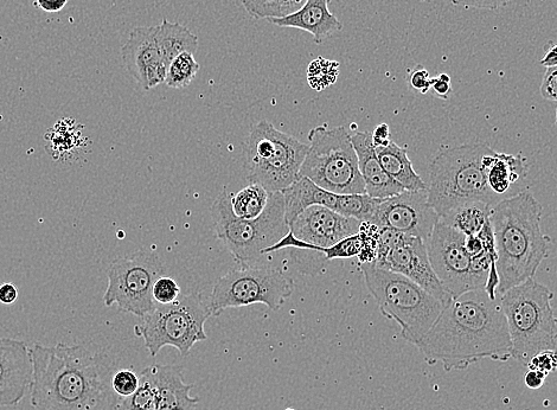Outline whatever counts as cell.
<instances>
[{"label":"cell","instance_id":"cell-1","mask_svg":"<svg viewBox=\"0 0 557 410\" xmlns=\"http://www.w3.org/2000/svg\"><path fill=\"white\" fill-rule=\"evenodd\" d=\"M30 352L31 405L36 410H118L121 397L112 386L118 364L106 351L37 343Z\"/></svg>","mask_w":557,"mask_h":410},{"label":"cell","instance_id":"cell-2","mask_svg":"<svg viewBox=\"0 0 557 410\" xmlns=\"http://www.w3.org/2000/svg\"><path fill=\"white\" fill-rule=\"evenodd\" d=\"M501 299H490L484 290L453 299L416 347L425 362L441 364L447 373L483 360L508 362L512 344Z\"/></svg>","mask_w":557,"mask_h":410},{"label":"cell","instance_id":"cell-3","mask_svg":"<svg viewBox=\"0 0 557 410\" xmlns=\"http://www.w3.org/2000/svg\"><path fill=\"white\" fill-rule=\"evenodd\" d=\"M543 208L530 191L504 198L490 211L499 274L498 292L535 278L549 255L550 237L542 232Z\"/></svg>","mask_w":557,"mask_h":410},{"label":"cell","instance_id":"cell-4","mask_svg":"<svg viewBox=\"0 0 557 410\" xmlns=\"http://www.w3.org/2000/svg\"><path fill=\"white\" fill-rule=\"evenodd\" d=\"M491 150L485 143L447 147L431 164L428 201L441 217L469 202H483L494 207L503 198L491 191L483 158Z\"/></svg>","mask_w":557,"mask_h":410},{"label":"cell","instance_id":"cell-5","mask_svg":"<svg viewBox=\"0 0 557 410\" xmlns=\"http://www.w3.org/2000/svg\"><path fill=\"white\" fill-rule=\"evenodd\" d=\"M554 293L535 278L502 294L501 304L512 344V358L527 367L536 354L557 348Z\"/></svg>","mask_w":557,"mask_h":410},{"label":"cell","instance_id":"cell-6","mask_svg":"<svg viewBox=\"0 0 557 410\" xmlns=\"http://www.w3.org/2000/svg\"><path fill=\"white\" fill-rule=\"evenodd\" d=\"M366 285L383 317L400 325L405 341L418 347L446 305L405 275L361 264Z\"/></svg>","mask_w":557,"mask_h":410},{"label":"cell","instance_id":"cell-7","mask_svg":"<svg viewBox=\"0 0 557 410\" xmlns=\"http://www.w3.org/2000/svg\"><path fill=\"white\" fill-rule=\"evenodd\" d=\"M217 239L227 247L240 265L259 260L264 251L290 232L285 217L283 192L270 195L267 208L254 220L240 219L233 213L232 196L223 191L211 208Z\"/></svg>","mask_w":557,"mask_h":410},{"label":"cell","instance_id":"cell-8","mask_svg":"<svg viewBox=\"0 0 557 410\" xmlns=\"http://www.w3.org/2000/svg\"><path fill=\"white\" fill-rule=\"evenodd\" d=\"M307 150L306 144L261 120L249 133L243 151L247 181L270 194L285 190L299 178Z\"/></svg>","mask_w":557,"mask_h":410},{"label":"cell","instance_id":"cell-9","mask_svg":"<svg viewBox=\"0 0 557 410\" xmlns=\"http://www.w3.org/2000/svg\"><path fill=\"white\" fill-rule=\"evenodd\" d=\"M310 145L299 177L338 195L366 194L358 157L345 127L318 126L309 134Z\"/></svg>","mask_w":557,"mask_h":410},{"label":"cell","instance_id":"cell-10","mask_svg":"<svg viewBox=\"0 0 557 410\" xmlns=\"http://www.w3.org/2000/svg\"><path fill=\"white\" fill-rule=\"evenodd\" d=\"M210 316L213 313L206 294H185L175 303L157 305L137 326V333L143 337L151 357L165 347L175 348L182 357H187L196 343L208 338L204 325Z\"/></svg>","mask_w":557,"mask_h":410},{"label":"cell","instance_id":"cell-11","mask_svg":"<svg viewBox=\"0 0 557 410\" xmlns=\"http://www.w3.org/2000/svg\"><path fill=\"white\" fill-rule=\"evenodd\" d=\"M293 291V279L280 269L241 265L217 281L211 293L210 309L213 316L253 304H265L278 311Z\"/></svg>","mask_w":557,"mask_h":410},{"label":"cell","instance_id":"cell-12","mask_svg":"<svg viewBox=\"0 0 557 410\" xmlns=\"http://www.w3.org/2000/svg\"><path fill=\"white\" fill-rule=\"evenodd\" d=\"M164 272L158 254L149 249L115 259L107 268L105 305H117L119 310L143 319L157 307L152 290Z\"/></svg>","mask_w":557,"mask_h":410},{"label":"cell","instance_id":"cell-13","mask_svg":"<svg viewBox=\"0 0 557 410\" xmlns=\"http://www.w3.org/2000/svg\"><path fill=\"white\" fill-rule=\"evenodd\" d=\"M465 239L464 234L439 221L426 242L434 272L453 299L466 292L484 290L486 284L473 269Z\"/></svg>","mask_w":557,"mask_h":410},{"label":"cell","instance_id":"cell-14","mask_svg":"<svg viewBox=\"0 0 557 410\" xmlns=\"http://www.w3.org/2000/svg\"><path fill=\"white\" fill-rule=\"evenodd\" d=\"M440 216L428 201V190L408 191L384 198L377 205L369 223L377 228H389L402 234L430 239Z\"/></svg>","mask_w":557,"mask_h":410},{"label":"cell","instance_id":"cell-15","mask_svg":"<svg viewBox=\"0 0 557 410\" xmlns=\"http://www.w3.org/2000/svg\"><path fill=\"white\" fill-rule=\"evenodd\" d=\"M374 265L405 275L406 278L430 292L446 306L450 305L453 300L435 274L430 256H428L426 242L420 237L403 234L398 245L386 255V258Z\"/></svg>","mask_w":557,"mask_h":410},{"label":"cell","instance_id":"cell-16","mask_svg":"<svg viewBox=\"0 0 557 410\" xmlns=\"http://www.w3.org/2000/svg\"><path fill=\"white\" fill-rule=\"evenodd\" d=\"M362 223L322 205H313L290 224V232L298 240L315 247L316 253L323 254L325 248L360 232Z\"/></svg>","mask_w":557,"mask_h":410},{"label":"cell","instance_id":"cell-17","mask_svg":"<svg viewBox=\"0 0 557 410\" xmlns=\"http://www.w3.org/2000/svg\"><path fill=\"white\" fill-rule=\"evenodd\" d=\"M156 27H138L131 31L121 47V56L128 73L144 91H151L165 83L169 67L160 53Z\"/></svg>","mask_w":557,"mask_h":410},{"label":"cell","instance_id":"cell-18","mask_svg":"<svg viewBox=\"0 0 557 410\" xmlns=\"http://www.w3.org/2000/svg\"><path fill=\"white\" fill-rule=\"evenodd\" d=\"M34 379V364L27 343L0 338V407L16 406Z\"/></svg>","mask_w":557,"mask_h":410},{"label":"cell","instance_id":"cell-19","mask_svg":"<svg viewBox=\"0 0 557 410\" xmlns=\"http://www.w3.org/2000/svg\"><path fill=\"white\" fill-rule=\"evenodd\" d=\"M358 157V168L366 185V194L370 197L384 198L393 197L405 191L398 182L390 177L377 157L373 134L370 132H358L351 137Z\"/></svg>","mask_w":557,"mask_h":410},{"label":"cell","instance_id":"cell-20","mask_svg":"<svg viewBox=\"0 0 557 410\" xmlns=\"http://www.w3.org/2000/svg\"><path fill=\"white\" fill-rule=\"evenodd\" d=\"M331 0H306L302 9L284 18H271L268 22L279 28H294L309 32L313 41L322 44L326 38L343 29V24L329 10Z\"/></svg>","mask_w":557,"mask_h":410},{"label":"cell","instance_id":"cell-21","mask_svg":"<svg viewBox=\"0 0 557 410\" xmlns=\"http://www.w3.org/2000/svg\"><path fill=\"white\" fill-rule=\"evenodd\" d=\"M157 388V410H196L200 399L190 396L194 384L183 380L181 365H151Z\"/></svg>","mask_w":557,"mask_h":410},{"label":"cell","instance_id":"cell-22","mask_svg":"<svg viewBox=\"0 0 557 410\" xmlns=\"http://www.w3.org/2000/svg\"><path fill=\"white\" fill-rule=\"evenodd\" d=\"M281 192L284 195L288 227L305 209L313 207V205H322L338 214L342 208L343 195L326 191L310 181L309 178L299 177L296 182Z\"/></svg>","mask_w":557,"mask_h":410},{"label":"cell","instance_id":"cell-23","mask_svg":"<svg viewBox=\"0 0 557 410\" xmlns=\"http://www.w3.org/2000/svg\"><path fill=\"white\" fill-rule=\"evenodd\" d=\"M383 169L408 191L428 190V185L416 174L408 151L405 147L390 143L388 146L375 147Z\"/></svg>","mask_w":557,"mask_h":410},{"label":"cell","instance_id":"cell-24","mask_svg":"<svg viewBox=\"0 0 557 410\" xmlns=\"http://www.w3.org/2000/svg\"><path fill=\"white\" fill-rule=\"evenodd\" d=\"M527 176V159L522 156L505 155V153L496 152L494 160L486 169L489 188L501 198L508 194L512 185L522 181Z\"/></svg>","mask_w":557,"mask_h":410},{"label":"cell","instance_id":"cell-25","mask_svg":"<svg viewBox=\"0 0 557 410\" xmlns=\"http://www.w3.org/2000/svg\"><path fill=\"white\" fill-rule=\"evenodd\" d=\"M156 37L160 53L168 67L178 55L184 53L195 55L200 44L198 37L187 27L169 22L168 19H163V22L157 25Z\"/></svg>","mask_w":557,"mask_h":410},{"label":"cell","instance_id":"cell-26","mask_svg":"<svg viewBox=\"0 0 557 410\" xmlns=\"http://www.w3.org/2000/svg\"><path fill=\"white\" fill-rule=\"evenodd\" d=\"M490 205L483 202H469L448 211L440 221L465 236L477 235L489 221Z\"/></svg>","mask_w":557,"mask_h":410},{"label":"cell","instance_id":"cell-27","mask_svg":"<svg viewBox=\"0 0 557 410\" xmlns=\"http://www.w3.org/2000/svg\"><path fill=\"white\" fill-rule=\"evenodd\" d=\"M270 195L260 184L249 183L248 187L232 197L233 213L240 219H258L266 210Z\"/></svg>","mask_w":557,"mask_h":410},{"label":"cell","instance_id":"cell-28","mask_svg":"<svg viewBox=\"0 0 557 410\" xmlns=\"http://www.w3.org/2000/svg\"><path fill=\"white\" fill-rule=\"evenodd\" d=\"M306 0H241L243 8L256 19L284 18L302 9Z\"/></svg>","mask_w":557,"mask_h":410},{"label":"cell","instance_id":"cell-29","mask_svg":"<svg viewBox=\"0 0 557 410\" xmlns=\"http://www.w3.org/2000/svg\"><path fill=\"white\" fill-rule=\"evenodd\" d=\"M139 377L137 392L121 397L118 410H157V388L150 367L145 368Z\"/></svg>","mask_w":557,"mask_h":410},{"label":"cell","instance_id":"cell-30","mask_svg":"<svg viewBox=\"0 0 557 410\" xmlns=\"http://www.w3.org/2000/svg\"><path fill=\"white\" fill-rule=\"evenodd\" d=\"M200 70V63L195 56L189 53L178 55L171 62L168 74H166L165 85L174 89H183L191 85Z\"/></svg>","mask_w":557,"mask_h":410},{"label":"cell","instance_id":"cell-31","mask_svg":"<svg viewBox=\"0 0 557 410\" xmlns=\"http://www.w3.org/2000/svg\"><path fill=\"white\" fill-rule=\"evenodd\" d=\"M339 75V63L336 61L325 60L318 57L317 60L310 63L307 69V82L315 91L320 92L323 89L334 85Z\"/></svg>","mask_w":557,"mask_h":410},{"label":"cell","instance_id":"cell-32","mask_svg":"<svg viewBox=\"0 0 557 410\" xmlns=\"http://www.w3.org/2000/svg\"><path fill=\"white\" fill-rule=\"evenodd\" d=\"M152 296L157 305H169L181 297V287L175 279L163 275L153 285Z\"/></svg>","mask_w":557,"mask_h":410},{"label":"cell","instance_id":"cell-33","mask_svg":"<svg viewBox=\"0 0 557 410\" xmlns=\"http://www.w3.org/2000/svg\"><path fill=\"white\" fill-rule=\"evenodd\" d=\"M140 384V377L130 369L118 370L114 374L112 386L114 392L120 397L131 396L137 392Z\"/></svg>","mask_w":557,"mask_h":410},{"label":"cell","instance_id":"cell-34","mask_svg":"<svg viewBox=\"0 0 557 410\" xmlns=\"http://www.w3.org/2000/svg\"><path fill=\"white\" fill-rule=\"evenodd\" d=\"M528 368L542 371L547 376L555 373L557 370V349L539 352V354L531 358Z\"/></svg>","mask_w":557,"mask_h":410},{"label":"cell","instance_id":"cell-35","mask_svg":"<svg viewBox=\"0 0 557 410\" xmlns=\"http://www.w3.org/2000/svg\"><path fill=\"white\" fill-rule=\"evenodd\" d=\"M409 85L412 86L414 91L421 94H427L432 88V78L428 70L424 67L418 66L409 73Z\"/></svg>","mask_w":557,"mask_h":410},{"label":"cell","instance_id":"cell-36","mask_svg":"<svg viewBox=\"0 0 557 410\" xmlns=\"http://www.w3.org/2000/svg\"><path fill=\"white\" fill-rule=\"evenodd\" d=\"M451 2L464 8L497 11L508 6L511 0H451Z\"/></svg>","mask_w":557,"mask_h":410},{"label":"cell","instance_id":"cell-37","mask_svg":"<svg viewBox=\"0 0 557 410\" xmlns=\"http://www.w3.org/2000/svg\"><path fill=\"white\" fill-rule=\"evenodd\" d=\"M540 91L544 99L557 102V67L547 68Z\"/></svg>","mask_w":557,"mask_h":410},{"label":"cell","instance_id":"cell-38","mask_svg":"<svg viewBox=\"0 0 557 410\" xmlns=\"http://www.w3.org/2000/svg\"><path fill=\"white\" fill-rule=\"evenodd\" d=\"M432 91L439 99L447 100L452 93L451 76L441 73L432 79Z\"/></svg>","mask_w":557,"mask_h":410},{"label":"cell","instance_id":"cell-39","mask_svg":"<svg viewBox=\"0 0 557 410\" xmlns=\"http://www.w3.org/2000/svg\"><path fill=\"white\" fill-rule=\"evenodd\" d=\"M69 0H35V6L49 14H56L66 8Z\"/></svg>","mask_w":557,"mask_h":410},{"label":"cell","instance_id":"cell-40","mask_svg":"<svg viewBox=\"0 0 557 410\" xmlns=\"http://www.w3.org/2000/svg\"><path fill=\"white\" fill-rule=\"evenodd\" d=\"M547 380V375L543 374L542 371L529 369L526 376H524V383L529 389H540L542 388L544 382Z\"/></svg>","mask_w":557,"mask_h":410},{"label":"cell","instance_id":"cell-41","mask_svg":"<svg viewBox=\"0 0 557 410\" xmlns=\"http://www.w3.org/2000/svg\"><path fill=\"white\" fill-rule=\"evenodd\" d=\"M371 134H373V143L375 147L388 146L392 143V140H390V128L387 124L377 126Z\"/></svg>","mask_w":557,"mask_h":410},{"label":"cell","instance_id":"cell-42","mask_svg":"<svg viewBox=\"0 0 557 410\" xmlns=\"http://www.w3.org/2000/svg\"><path fill=\"white\" fill-rule=\"evenodd\" d=\"M465 247L467 253L471 255V258H476V256L482 255L486 252L483 242L480 240L478 235L466 236Z\"/></svg>","mask_w":557,"mask_h":410},{"label":"cell","instance_id":"cell-43","mask_svg":"<svg viewBox=\"0 0 557 410\" xmlns=\"http://www.w3.org/2000/svg\"><path fill=\"white\" fill-rule=\"evenodd\" d=\"M18 299V290L14 284L5 283L0 286V303L11 305Z\"/></svg>","mask_w":557,"mask_h":410},{"label":"cell","instance_id":"cell-44","mask_svg":"<svg viewBox=\"0 0 557 410\" xmlns=\"http://www.w3.org/2000/svg\"><path fill=\"white\" fill-rule=\"evenodd\" d=\"M541 66L546 68L557 67V43L549 42L544 47V56L541 60Z\"/></svg>","mask_w":557,"mask_h":410},{"label":"cell","instance_id":"cell-45","mask_svg":"<svg viewBox=\"0 0 557 410\" xmlns=\"http://www.w3.org/2000/svg\"><path fill=\"white\" fill-rule=\"evenodd\" d=\"M555 124H556V126H557V111H556V121H555Z\"/></svg>","mask_w":557,"mask_h":410},{"label":"cell","instance_id":"cell-46","mask_svg":"<svg viewBox=\"0 0 557 410\" xmlns=\"http://www.w3.org/2000/svg\"><path fill=\"white\" fill-rule=\"evenodd\" d=\"M286 410H294V409L288 408V409H286Z\"/></svg>","mask_w":557,"mask_h":410}]
</instances>
